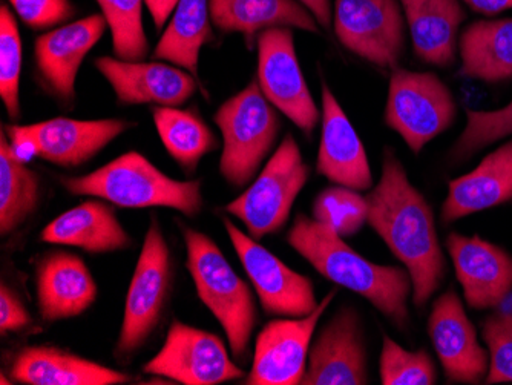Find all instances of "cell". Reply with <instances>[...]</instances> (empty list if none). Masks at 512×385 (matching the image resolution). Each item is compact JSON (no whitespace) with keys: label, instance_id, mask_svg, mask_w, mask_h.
<instances>
[{"label":"cell","instance_id":"obj_1","mask_svg":"<svg viewBox=\"0 0 512 385\" xmlns=\"http://www.w3.org/2000/svg\"><path fill=\"white\" fill-rule=\"evenodd\" d=\"M367 203V223L381 235L394 257L405 264L413 284L414 304L424 306L444 278V254L430 205L388 149L381 181L367 195Z\"/></svg>","mask_w":512,"mask_h":385},{"label":"cell","instance_id":"obj_2","mask_svg":"<svg viewBox=\"0 0 512 385\" xmlns=\"http://www.w3.org/2000/svg\"><path fill=\"white\" fill-rule=\"evenodd\" d=\"M287 243L319 274L358 293L399 327L407 326V300L413 287L408 270L371 263L353 251L335 229L302 214L293 221Z\"/></svg>","mask_w":512,"mask_h":385},{"label":"cell","instance_id":"obj_3","mask_svg":"<svg viewBox=\"0 0 512 385\" xmlns=\"http://www.w3.org/2000/svg\"><path fill=\"white\" fill-rule=\"evenodd\" d=\"M62 185L71 194L102 198L119 208H171L188 217L203 209L200 180H174L138 152L83 177H63Z\"/></svg>","mask_w":512,"mask_h":385},{"label":"cell","instance_id":"obj_4","mask_svg":"<svg viewBox=\"0 0 512 385\" xmlns=\"http://www.w3.org/2000/svg\"><path fill=\"white\" fill-rule=\"evenodd\" d=\"M184 241L188 249L189 274L198 297L223 326L234 358H246L250 336L258 320L249 286L206 234L184 228Z\"/></svg>","mask_w":512,"mask_h":385},{"label":"cell","instance_id":"obj_5","mask_svg":"<svg viewBox=\"0 0 512 385\" xmlns=\"http://www.w3.org/2000/svg\"><path fill=\"white\" fill-rule=\"evenodd\" d=\"M214 120L223 134L221 175L235 188H244L275 145L281 129L278 112L253 80L220 106Z\"/></svg>","mask_w":512,"mask_h":385},{"label":"cell","instance_id":"obj_6","mask_svg":"<svg viewBox=\"0 0 512 385\" xmlns=\"http://www.w3.org/2000/svg\"><path fill=\"white\" fill-rule=\"evenodd\" d=\"M309 174L298 143L287 134L250 188L229 203L226 211L243 221L255 240L275 234L286 226Z\"/></svg>","mask_w":512,"mask_h":385},{"label":"cell","instance_id":"obj_7","mask_svg":"<svg viewBox=\"0 0 512 385\" xmlns=\"http://www.w3.org/2000/svg\"><path fill=\"white\" fill-rule=\"evenodd\" d=\"M456 102L436 74L394 68L388 86L385 123L419 154L456 119Z\"/></svg>","mask_w":512,"mask_h":385},{"label":"cell","instance_id":"obj_8","mask_svg":"<svg viewBox=\"0 0 512 385\" xmlns=\"http://www.w3.org/2000/svg\"><path fill=\"white\" fill-rule=\"evenodd\" d=\"M172 284L171 251L160 224L152 217L137 267L129 284L117 356L128 358L145 346L160 323Z\"/></svg>","mask_w":512,"mask_h":385},{"label":"cell","instance_id":"obj_9","mask_svg":"<svg viewBox=\"0 0 512 385\" xmlns=\"http://www.w3.org/2000/svg\"><path fill=\"white\" fill-rule=\"evenodd\" d=\"M333 28L350 53L379 68H398L405 51L401 0H335Z\"/></svg>","mask_w":512,"mask_h":385},{"label":"cell","instance_id":"obj_10","mask_svg":"<svg viewBox=\"0 0 512 385\" xmlns=\"http://www.w3.org/2000/svg\"><path fill=\"white\" fill-rule=\"evenodd\" d=\"M256 45L261 91L279 112L310 137L321 112L299 66L292 30L270 28L256 37Z\"/></svg>","mask_w":512,"mask_h":385},{"label":"cell","instance_id":"obj_11","mask_svg":"<svg viewBox=\"0 0 512 385\" xmlns=\"http://www.w3.org/2000/svg\"><path fill=\"white\" fill-rule=\"evenodd\" d=\"M143 372L184 385H217L244 376L221 338L181 321L172 323L165 344Z\"/></svg>","mask_w":512,"mask_h":385},{"label":"cell","instance_id":"obj_12","mask_svg":"<svg viewBox=\"0 0 512 385\" xmlns=\"http://www.w3.org/2000/svg\"><path fill=\"white\" fill-rule=\"evenodd\" d=\"M227 234L246 269L264 312L269 315L302 318L315 312L318 301L310 278L289 269L283 261L256 243L243 231L224 220Z\"/></svg>","mask_w":512,"mask_h":385},{"label":"cell","instance_id":"obj_13","mask_svg":"<svg viewBox=\"0 0 512 385\" xmlns=\"http://www.w3.org/2000/svg\"><path fill=\"white\" fill-rule=\"evenodd\" d=\"M327 295L315 312L298 320L270 321L256 338L255 358L247 376L249 385H298L306 375L310 343L318 321L335 297Z\"/></svg>","mask_w":512,"mask_h":385},{"label":"cell","instance_id":"obj_14","mask_svg":"<svg viewBox=\"0 0 512 385\" xmlns=\"http://www.w3.org/2000/svg\"><path fill=\"white\" fill-rule=\"evenodd\" d=\"M428 333L448 382L479 384L490 370V355L477 341L462 301L454 290L440 295L431 310Z\"/></svg>","mask_w":512,"mask_h":385},{"label":"cell","instance_id":"obj_15","mask_svg":"<svg viewBox=\"0 0 512 385\" xmlns=\"http://www.w3.org/2000/svg\"><path fill=\"white\" fill-rule=\"evenodd\" d=\"M106 25L103 14H92L37 37V70L57 99L66 103L76 99L77 73L89 51L102 39Z\"/></svg>","mask_w":512,"mask_h":385},{"label":"cell","instance_id":"obj_16","mask_svg":"<svg viewBox=\"0 0 512 385\" xmlns=\"http://www.w3.org/2000/svg\"><path fill=\"white\" fill-rule=\"evenodd\" d=\"M96 68L108 80L119 102L126 105L178 106L197 93V79L189 71L160 62H126L100 57Z\"/></svg>","mask_w":512,"mask_h":385},{"label":"cell","instance_id":"obj_17","mask_svg":"<svg viewBox=\"0 0 512 385\" xmlns=\"http://www.w3.org/2000/svg\"><path fill=\"white\" fill-rule=\"evenodd\" d=\"M302 384H368L367 355L355 310H339L321 330L310 350Z\"/></svg>","mask_w":512,"mask_h":385},{"label":"cell","instance_id":"obj_18","mask_svg":"<svg viewBox=\"0 0 512 385\" xmlns=\"http://www.w3.org/2000/svg\"><path fill=\"white\" fill-rule=\"evenodd\" d=\"M447 249L468 306L493 309L512 290V257L480 237L450 234Z\"/></svg>","mask_w":512,"mask_h":385},{"label":"cell","instance_id":"obj_19","mask_svg":"<svg viewBox=\"0 0 512 385\" xmlns=\"http://www.w3.org/2000/svg\"><path fill=\"white\" fill-rule=\"evenodd\" d=\"M316 168L332 183L353 191L373 186L367 152L327 83H322V132Z\"/></svg>","mask_w":512,"mask_h":385},{"label":"cell","instance_id":"obj_20","mask_svg":"<svg viewBox=\"0 0 512 385\" xmlns=\"http://www.w3.org/2000/svg\"><path fill=\"white\" fill-rule=\"evenodd\" d=\"M126 120H73L59 117L23 125L39 146V157L62 168H77L128 131Z\"/></svg>","mask_w":512,"mask_h":385},{"label":"cell","instance_id":"obj_21","mask_svg":"<svg viewBox=\"0 0 512 385\" xmlns=\"http://www.w3.org/2000/svg\"><path fill=\"white\" fill-rule=\"evenodd\" d=\"M37 303L46 323L85 313L97 300V284L82 258L53 252L37 266Z\"/></svg>","mask_w":512,"mask_h":385},{"label":"cell","instance_id":"obj_22","mask_svg":"<svg viewBox=\"0 0 512 385\" xmlns=\"http://www.w3.org/2000/svg\"><path fill=\"white\" fill-rule=\"evenodd\" d=\"M10 373L14 381L28 385H119L132 379L128 373L51 346L19 350Z\"/></svg>","mask_w":512,"mask_h":385},{"label":"cell","instance_id":"obj_23","mask_svg":"<svg viewBox=\"0 0 512 385\" xmlns=\"http://www.w3.org/2000/svg\"><path fill=\"white\" fill-rule=\"evenodd\" d=\"M509 200H512V140L486 155L470 174L451 181L442 206V221L453 223Z\"/></svg>","mask_w":512,"mask_h":385},{"label":"cell","instance_id":"obj_24","mask_svg":"<svg viewBox=\"0 0 512 385\" xmlns=\"http://www.w3.org/2000/svg\"><path fill=\"white\" fill-rule=\"evenodd\" d=\"M45 243L83 249L89 254L123 251L132 244L114 209L89 200L54 218L40 234Z\"/></svg>","mask_w":512,"mask_h":385},{"label":"cell","instance_id":"obj_25","mask_svg":"<svg viewBox=\"0 0 512 385\" xmlns=\"http://www.w3.org/2000/svg\"><path fill=\"white\" fill-rule=\"evenodd\" d=\"M414 53L428 65L456 62L457 31L465 20L459 0H401Z\"/></svg>","mask_w":512,"mask_h":385},{"label":"cell","instance_id":"obj_26","mask_svg":"<svg viewBox=\"0 0 512 385\" xmlns=\"http://www.w3.org/2000/svg\"><path fill=\"white\" fill-rule=\"evenodd\" d=\"M211 19L223 33H240L249 47L270 28L319 33L313 14L296 0H211Z\"/></svg>","mask_w":512,"mask_h":385},{"label":"cell","instance_id":"obj_27","mask_svg":"<svg viewBox=\"0 0 512 385\" xmlns=\"http://www.w3.org/2000/svg\"><path fill=\"white\" fill-rule=\"evenodd\" d=\"M459 76L497 83L512 79V19L479 20L459 40Z\"/></svg>","mask_w":512,"mask_h":385},{"label":"cell","instance_id":"obj_28","mask_svg":"<svg viewBox=\"0 0 512 385\" xmlns=\"http://www.w3.org/2000/svg\"><path fill=\"white\" fill-rule=\"evenodd\" d=\"M211 0H180L154 57L174 63L197 79L201 48L212 39Z\"/></svg>","mask_w":512,"mask_h":385},{"label":"cell","instance_id":"obj_29","mask_svg":"<svg viewBox=\"0 0 512 385\" xmlns=\"http://www.w3.org/2000/svg\"><path fill=\"white\" fill-rule=\"evenodd\" d=\"M152 116L166 151L186 172H194L201 158L217 148L214 132L194 111L158 106Z\"/></svg>","mask_w":512,"mask_h":385},{"label":"cell","instance_id":"obj_30","mask_svg":"<svg viewBox=\"0 0 512 385\" xmlns=\"http://www.w3.org/2000/svg\"><path fill=\"white\" fill-rule=\"evenodd\" d=\"M39 178L14 157L4 129L0 134V234H13L36 211Z\"/></svg>","mask_w":512,"mask_h":385},{"label":"cell","instance_id":"obj_31","mask_svg":"<svg viewBox=\"0 0 512 385\" xmlns=\"http://www.w3.org/2000/svg\"><path fill=\"white\" fill-rule=\"evenodd\" d=\"M112 34L117 59L142 62L149 43L143 27V0H97Z\"/></svg>","mask_w":512,"mask_h":385},{"label":"cell","instance_id":"obj_32","mask_svg":"<svg viewBox=\"0 0 512 385\" xmlns=\"http://www.w3.org/2000/svg\"><path fill=\"white\" fill-rule=\"evenodd\" d=\"M313 218L335 229L342 238L353 237L367 223V197L344 186L324 189L313 203Z\"/></svg>","mask_w":512,"mask_h":385},{"label":"cell","instance_id":"obj_33","mask_svg":"<svg viewBox=\"0 0 512 385\" xmlns=\"http://www.w3.org/2000/svg\"><path fill=\"white\" fill-rule=\"evenodd\" d=\"M22 39L16 19L7 5L0 8V97L8 116H20V74H22Z\"/></svg>","mask_w":512,"mask_h":385},{"label":"cell","instance_id":"obj_34","mask_svg":"<svg viewBox=\"0 0 512 385\" xmlns=\"http://www.w3.org/2000/svg\"><path fill=\"white\" fill-rule=\"evenodd\" d=\"M381 381L384 385H433L436 384V370L424 349L408 352L385 335Z\"/></svg>","mask_w":512,"mask_h":385},{"label":"cell","instance_id":"obj_35","mask_svg":"<svg viewBox=\"0 0 512 385\" xmlns=\"http://www.w3.org/2000/svg\"><path fill=\"white\" fill-rule=\"evenodd\" d=\"M509 134H512V102L497 111H467V128L453 146L451 162H462Z\"/></svg>","mask_w":512,"mask_h":385},{"label":"cell","instance_id":"obj_36","mask_svg":"<svg viewBox=\"0 0 512 385\" xmlns=\"http://www.w3.org/2000/svg\"><path fill=\"white\" fill-rule=\"evenodd\" d=\"M483 339L490 349V372L486 382H512V310H503L486 318Z\"/></svg>","mask_w":512,"mask_h":385},{"label":"cell","instance_id":"obj_37","mask_svg":"<svg viewBox=\"0 0 512 385\" xmlns=\"http://www.w3.org/2000/svg\"><path fill=\"white\" fill-rule=\"evenodd\" d=\"M23 24L33 30L56 27L76 14L71 0H10Z\"/></svg>","mask_w":512,"mask_h":385},{"label":"cell","instance_id":"obj_38","mask_svg":"<svg viewBox=\"0 0 512 385\" xmlns=\"http://www.w3.org/2000/svg\"><path fill=\"white\" fill-rule=\"evenodd\" d=\"M33 323L30 312L13 289L2 283L0 286V333L20 332Z\"/></svg>","mask_w":512,"mask_h":385},{"label":"cell","instance_id":"obj_39","mask_svg":"<svg viewBox=\"0 0 512 385\" xmlns=\"http://www.w3.org/2000/svg\"><path fill=\"white\" fill-rule=\"evenodd\" d=\"M315 17L319 27L329 30L333 24V8L330 0H296Z\"/></svg>","mask_w":512,"mask_h":385},{"label":"cell","instance_id":"obj_40","mask_svg":"<svg viewBox=\"0 0 512 385\" xmlns=\"http://www.w3.org/2000/svg\"><path fill=\"white\" fill-rule=\"evenodd\" d=\"M145 2L149 13H151L152 20H154L155 27L161 30V28L165 27L169 17H172V14H174L180 0H145Z\"/></svg>","mask_w":512,"mask_h":385},{"label":"cell","instance_id":"obj_41","mask_svg":"<svg viewBox=\"0 0 512 385\" xmlns=\"http://www.w3.org/2000/svg\"><path fill=\"white\" fill-rule=\"evenodd\" d=\"M471 10L485 16H496L503 11L512 10V0H462Z\"/></svg>","mask_w":512,"mask_h":385}]
</instances>
